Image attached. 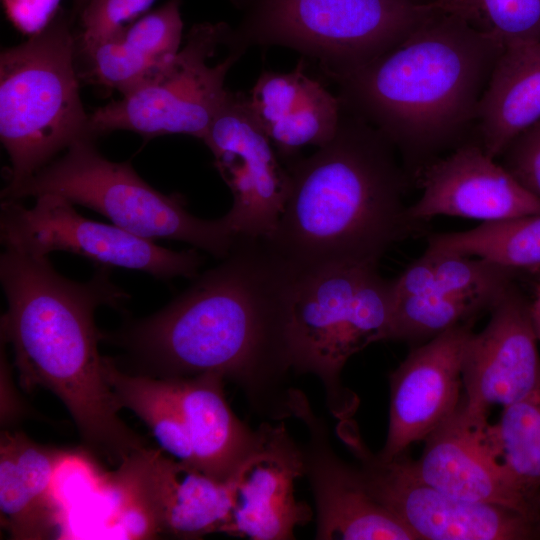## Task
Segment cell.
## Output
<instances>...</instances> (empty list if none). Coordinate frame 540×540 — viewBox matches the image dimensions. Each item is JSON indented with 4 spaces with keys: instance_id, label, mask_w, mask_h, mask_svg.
I'll return each instance as SVG.
<instances>
[{
    "instance_id": "cell-35",
    "label": "cell",
    "mask_w": 540,
    "mask_h": 540,
    "mask_svg": "<svg viewBox=\"0 0 540 540\" xmlns=\"http://www.w3.org/2000/svg\"><path fill=\"white\" fill-rule=\"evenodd\" d=\"M88 2L89 0H74L75 10L80 13Z\"/></svg>"
},
{
    "instance_id": "cell-17",
    "label": "cell",
    "mask_w": 540,
    "mask_h": 540,
    "mask_svg": "<svg viewBox=\"0 0 540 540\" xmlns=\"http://www.w3.org/2000/svg\"><path fill=\"white\" fill-rule=\"evenodd\" d=\"M474 323L456 326L415 346L390 375L389 425L378 454H405L456 411L462 398V365Z\"/></svg>"
},
{
    "instance_id": "cell-10",
    "label": "cell",
    "mask_w": 540,
    "mask_h": 540,
    "mask_svg": "<svg viewBox=\"0 0 540 540\" xmlns=\"http://www.w3.org/2000/svg\"><path fill=\"white\" fill-rule=\"evenodd\" d=\"M169 456L144 446L108 478L125 534L190 540L223 532L232 508L229 480L218 481Z\"/></svg>"
},
{
    "instance_id": "cell-27",
    "label": "cell",
    "mask_w": 540,
    "mask_h": 540,
    "mask_svg": "<svg viewBox=\"0 0 540 540\" xmlns=\"http://www.w3.org/2000/svg\"><path fill=\"white\" fill-rule=\"evenodd\" d=\"M485 435L510 485L523 497L539 503L540 388L504 407L499 421L487 425Z\"/></svg>"
},
{
    "instance_id": "cell-36",
    "label": "cell",
    "mask_w": 540,
    "mask_h": 540,
    "mask_svg": "<svg viewBox=\"0 0 540 540\" xmlns=\"http://www.w3.org/2000/svg\"><path fill=\"white\" fill-rule=\"evenodd\" d=\"M415 1L423 5H434L438 0H415Z\"/></svg>"
},
{
    "instance_id": "cell-7",
    "label": "cell",
    "mask_w": 540,
    "mask_h": 540,
    "mask_svg": "<svg viewBox=\"0 0 540 540\" xmlns=\"http://www.w3.org/2000/svg\"><path fill=\"white\" fill-rule=\"evenodd\" d=\"M375 264H339L299 274L289 326L290 368L324 385L330 412L351 418L356 400L341 383L355 353L379 342L394 308L393 279Z\"/></svg>"
},
{
    "instance_id": "cell-4",
    "label": "cell",
    "mask_w": 540,
    "mask_h": 540,
    "mask_svg": "<svg viewBox=\"0 0 540 540\" xmlns=\"http://www.w3.org/2000/svg\"><path fill=\"white\" fill-rule=\"evenodd\" d=\"M287 168V201L266 240L298 275L331 265H378L391 246L419 231L407 215L411 181L395 147L343 109L334 137Z\"/></svg>"
},
{
    "instance_id": "cell-31",
    "label": "cell",
    "mask_w": 540,
    "mask_h": 540,
    "mask_svg": "<svg viewBox=\"0 0 540 540\" xmlns=\"http://www.w3.org/2000/svg\"><path fill=\"white\" fill-rule=\"evenodd\" d=\"M155 0H89L80 14L76 49L89 48L137 20Z\"/></svg>"
},
{
    "instance_id": "cell-12",
    "label": "cell",
    "mask_w": 540,
    "mask_h": 540,
    "mask_svg": "<svg viewBox=\"0 0 540 540\" xmlns=\"http://www.w3.org/2000/svg\"><path fill=\"white\" fill-rule=\"evenodd\" d=\"M35 198L29 208L20 201L2 200L0 238L5 249L36 256L66 251L98 266L142 271L163 280L199 275L203 257L195 249H166L114 224L87 219L60 195Z\"/></svg>"
},
{
    "instance_id": "cell-14",
    "label": "cell",
    "mask_w": 540,
    "mask_h": 540,
    "mask_svg": "<svg viewBox=\"0 0 540 540\" xmlns=\"http://www.w3.org/2000/svg\"><path fill=\"white\" fill-rule=\"evenodd\" d=\"M487 325L470 337L462 365L461 406L487 420L494 405L503 408L540 388L539 341L530 300L518 282L489 311Z\"/></svg>"
},
{
    "instance_id": "cell-5",
    "label": "cell",
    "mask_w": 540,
    "mask_h": 540,
    "mask_svg": "<svg viewBox=\"0 0 540 540\" xmlns=\"http://www.w3.org/2000/svg\"><path fill=\"white\" fill-rule=\"evenodd\" d=\"M76 39L64 13L0 55V138L10 159L8 194L89 133L79 94Z\"/></svg>"
},
{
    "instance_id": "cell-8",
    "label": "cell",
    "mask_w": 540,
    "mask_h": 540,
    "mask_svg": "<svg viewBox=\"0 0 540 540\" xmlns=\"http://www.w3.org/2000/svg\"><path fill=\"white\" fill-rule=\"evenodd\" d=\"M42 194L60 195L107 217L139 237L188 243L216 258L231 251L236 236L225 215L214 220L194 216L180 195H165L144 181L129 162L102 156L92 138L73 143L2 200L20 201Z\"/></svg>"
},
{
    "instance_id": "cell-22",
    "label": "cell",
    "mask_w": 540,
    "mask_h": 540,
    "mask_svg": "<svg viewBox=\"0 0 540 540\" xmlns=\"http://www.w3.org/2000/svg\"><path fill=\"white\" fill-rule=\"evenodd\" d=\"M182 29L180 0H169L110 38L76 49L79 77L125 94L175 57Z\"/></svg>"
},
{
    "instance_id": "cell-28",
    "label": "cell",
    "mask_w": 540,
    "mask_h": 540,
    "mask_svg": "<svg viewBox=\"0 0 540 540\" xmlns=\"http://www.w3.org/2000/svg\"><path fill=\"white\" fill-rule=\"evenodd\" d=\"M496 302L439 292L396 299L381 341H403L418 346L456 326L474 323Z\"/></svg>"
},
{
    "instance_id": "cell-13",
    "label": "cell",
    "mask_w": 540,
    "mask_h": 540,
    "mask_svg": "<svg viewBox=\"0 0 540 540\" xmlns=\"http://www.w3.org/2000/svg\"><path fill=\"white\" fill-rule=\"evenodd\" d=\"M203 142L232 193L225 217L235 236L269 238L287 201L290 174L255 119L246 94L228 91Z\"/></svg>"
},
{
    "instance_id": "cell-6",
    "label": "cell",
    "mask_w": 540,
    "mask_h": 540,
    "mask_svg": "<svg viewBox=\"0 0 540 540\" xmlns=\"http://www.w3.org/2000/svg\"><path fill=\"white\" fill-rule=\"evenodd\" d=\"M247 14L229 28L228 51L283 46L318 61L337 81L391 50L435 11L415 0H244Z\"/></svg>"
},
{
    "instance_id": "cell-24",
    "label": "cell",
    "mask_w": 540,
    "mask_h": 540,
    "mask_svg": "<svg viewBox=\"0 0 540 540\" xmlns=\"http://www.w3.org/2000/svg\"><path fill=\"white\" fill-rule=\"evenodd\" d=\"M540 121V42L510 46L498 58L478 109V141L497 159Z\"/></svg>"
},
{
    "instance_id": "cell-19",
    "label": "cell",
    "mask_w": 540,
    "mask_h": 540,
    "mask_svg": "<svg viewBox=\"0 0 540 540\" xmlns=\"http://www.w3.org/2000/svg\"><path fill=\"white\" fill-rule=\"evenodd\" d=\"M487 420L456 411L427 436L417 460L407 458L420 480L459 499L494 503L540 515V505L518 493L507 481L487 444Z\"/></svg>"
},
{
    "instance_id": "cell-16",
    "label": "cell",
    "mask_w": 540,
    "mask_h": 540,
    "mask_svg": "<svg viewBox=\"0 0 540 540\" xmlns=\"http://www.w3.org/2000/svg\"><path fill=\"white\" fill-rule=\"evenodd\" d=\"M286 406L308 429L302 449L317 511L316 539L418 540L371 495L359 468L336 455L327 426L313 413L303 393L289 390Z\"/></svg>"
},
{
    "instance_id": "cell-2",
    "label": "cell",
    "mask_w": 540,
    "mask_h": 540,
    "mask_svg": "<svg viewBox=\"0 0 540 540\" xmlns=\"http://www.w3.org/2000/svg\"><path fill=\"white\" fill-rule=\"evenodd\" d=\"M99 266L76 282L59 274L47 256L5 249L0 280L8 309L1 337L11 344L21 385L54 393L72 416L85 446L120 464L146 446L119 418L121 409L103 373L102 332L94 321L101 305L119 307L128 293Z\"/></svg>"
},
{
    "instance_id": "cell-20",
    "label": "cell",
    "mask_w": 540,
    "mask_h": 540,
    "mask_svg": "<svg viewBox=\"0 0 540 540\" xmlns=\"http://www.w3.org/2000/svg\"><path fill=\"white\" fill-rule=\"evenodd\" d=\"M247 100L277 153L290 160L305 146L327 144L342 112L337 95L305 73L304 59L290 72L263 71Z\"/></svg>"
},
{
    "instance_id": "cell-3",
    "label": "cell",
    "mask_w": 540,
    "mask_h": 540,
    "mask_svg": "<svg viewBox=\"0 0 540 540\" xmlns=\"http://www.w3.org/2000/svg\"><path fill=\"white\" fill-rule=\"evenodd\" d=\"M504 49L436 8L400 44L335 81L337 97L390 141L412 182L429 163L478 141L479 104Z\"/></svg>"
},
{
    "instance_id": "cell-23",
    "label": "cell",
    "mask_w": 540,
    "mask_h": 540,
    "mask_svg": "<svg viewBox=\"0 0 540 540\" xmlns=\"http://www.w3.org/2000/svg\"><path fill=\"white\" fill-rule=\"evenodd\" d=\"M169 379L187 423L194 466L218 481H227L250 451L256 431L230 408L221 375Z\"/></svg>"
},
{
    "instance_id": "cell-29",
    "label": "cell",
    "mask_w": 540,
    "mask_h": 540,
    "mask_svg": "<svg viewBox=\"0 0 540 540\" xmlns=\"http://www.w3.org/2000/svg\"><path fill=\"white\" fill-rule=\"evenodd\" d=\"M433 6L504 48L540 42V0H438Z\"/></svg>"
},
{
    "instance_id": "cell-9",
    "label": "cell",
    "mask_w": 540,
    "mask_h": 540,
    "mask_svg": "<svg viewBox=\"0 0 540 540\" xmlns=\"http://www.w3.org/2000/svg\"><path fill=\"white\" fill-rule=\"evenodd\" d=\"M228 30L224 23L194 25L173 59L89 115L90 135L127 130L146 138L185 134L203 140L228 94L227 73L242 56L228 51L211 63Z\"/></svg>"
},
{
    "instance_id": "cell-15",
    "label": "cell",
    "mask_w": 540,
    "mask_h": 540,
    "mask_svg": "<svg viewBox=\"0 0 540 540\" xmlns=\"http://www.w3.org/2000/svg\"><path fill=\"white\" fill-rule=\"evenodd\" d=\"M302 475L303 449L284 425H260L250 451L228 479L232 508L223 532L253 540L294 539V529L312 517L294 493Z\"/></svg>"
},
{
    "instance_id": "cell-37",
    "label": "cell",
    "mask_w": 540,
    "mask_h": 540,
    "mask_svg": "<svg viewBox=\"0 0 540 540\" xmlns=\"http://www.w3.org/2000/svg\"><path fill=\"white\" fill-rule=\"evenodd\" d=\"M538 501H539V504H540V494H539V497H538Z\"/></svg>"
},
{
    "instance_id": "cell-11",
    "label": "cell",
    "mask_w": 540,
    "mask_h": 540,
    "mask_svg": "<svg viewBox=\"0 0 540 540\" xmlns=\"http://www.w3.org/2000/svg\"><path fill=\"white\" fill-rule=\"evenodd\" d=\"M353 424L339 420L337 431L356 456L366 487L418 540L540 539V515L446 494L414 475L405 454L390 460L374 455Z\"/></svg>"
},
{
    "instance_id": "cell-1",
    "label": "cell",
    "mask_w": 540,
    "mask_h": 540,
    "mask_svg": "<svg viewBox=\"0 0 540 540\" xmlns=\"http://www.w3.org/2000/svg\"><path fill=\"white\" fill-rule=\"evenodd\" d=\"M221 260L163 309L102 340L156 378L214 373L254 387L284 373L298 274L264 238L236 237Z\"/></svg>"
},
{
    "instance_id": "cell-32",
    "label": "cell",
    "mask_w": 540,
    "mask_h": 540,
    "mask_svg": "<svg viewBox=\"0 0 540 540\" xmlns=\"http://www.w3.org/2000/svg\"><path fill=\"white\" fill-rule=\"evenodd\" d=\"M498 158L526 190L540 198V121L518 134Z\"/></svg>"
},
{
    "instance_id": "cell-18",
    "label": "cell",
    "mask_w": 540,
    "mask_h": 540,
    "mask_svg": "<svg viewBox=\"0 0 540 540\" xmlns=\"http://www.w3.org/2000/svg\"><path fill=\"white\" fill-rule=\"evenodd\" d=\"M412 182L421 195L407 207V215L418 225L436 216L487 222L540 213V198L489 157L478 141L429 163Z\"/></svg>"
},
{
    "instance_id": "cell-26",
    "label": "cell",
    "mask_w": 540,
    "mask_h": 540,
    "mask_svg": "<svg viewBox=\"0 0 540 540\" xmlns=\"http://www.w3.org/2000/svg\"><path fill=\"white\" fill-rule=\"evenodd\" d=\"M426 250L480 257L535 274L540 269V213L481 222L464 231L431 234Z\"/></svg>"
},
{
    "instance_id": "cell-33",
    "label": "cell",
    "mask_w": 540,
    "mask_h": 540,
    "mask_svg": "<svg viewBox=\"0 0 540 540\" xmlns=\"http://www.w3.org/2000/svg\"><path fill=\"white\" fill-rule=\"evenodd\" d=\"M11 23L33 36L46 28L59 13L61 0H2Z\"/></svg>"
},
{
    "instance_id": "cell-34",
    "label": "cell",
    "mask_w": 540,
    "mask_h": 540,
    "mask_svg": "<svg viewBox=\"0 0 540 540\" xmlns=\"http://www.w3.org/2000/svg\"><path fill=\"white\" fill-rule=\"evenodd\" d=\"M530 312L536 336L540 341V280L534 287L533 297L530 300Z\"/></svg>"
},
{
    "instance_id": "cell-25",
    "label": "cell",
    "mask_w": 540,
    "mask_h": 540,
    "mask_svg": "<svg viewBox=\"0 0 540 540\" xmlns=\"http://www.w3.org/2000/svg\"><path fill=\"white\" fill-rule=\"evenodd\" d=\"M103 373L120 408L133 411L143 420L168 455L195 467L187 423L172 379L123 371L109 357H103Z\"/></svg>"
},
{
    "instance_id": "cell-21",
    "label": "cell",
    "mask_w": 540,
    "mask_h": 540,
    "mask_svg": "<svg viewBox=\"0 0 540 540\" xmlns=\"http://www.w3.org/2000/svg\"><path fill=\"white\" fill-rule=\"evenodd\" d=\"M72 453L39 444L21 431L1 432V526L12 539L53 538L63 514L53 478Z\"/></svg>"
},
{
    "instance_id": "cell-30",
    "label": "cell",
    "mask_w": 540,
    "mask_h": 540,
    "mask_svg": "<svg viewBox=\"0 0 540 540\" xmlns=\"http://www.w3.org/2000/svg\"><path fill=\"white\" fill-rule=\"evenodd\" d=\"M434 275V292L464 299L497 301L517 282L519 272L484 258L425 250Z\"/></svg>"
}]
</instances>
